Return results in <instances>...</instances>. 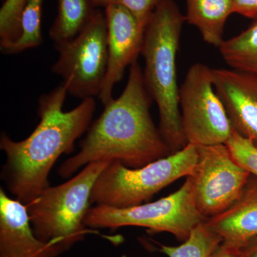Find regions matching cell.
<instances>
[{"instance_id":"6da1fadb","label":"cell","mask_w":257,"mask_h":257,"mask_svg":"<svg viewBox=\"0 0 257 257\" xmlns=\"http://www.w3.org/2000/svg\"><path fill=\"white\" fill-rule=\"evenodd\" d=\"M152 101L143 69L136 61L130 67L123 92L104 104V111L79 144L78 153L64 161L59 175L68 178L81 167L101 161H118L130 168H140L171 155L150 114Z\"/></svg>"},{"instance_id":"7a4b0ae2","label":"cell","mask_w":257,"mask_h":257,"mask_svg":"<svg viewBox=\"0 0 257 257\" xmlns=\"http://www.w3.org/2000/svg\"><path fill=\"white\" fill-rule=\"evenodd\" d=\"M67 85L62 82L40 96L37 114L40 121L33 133L22 141L6 134L0 149L6 155L1 178L12 194L25 205L37 199L47 187L52 167L63 154L74 151V144L87 132L96 109L94 98L83 99L74 109L63 111Z\"/></svg>"},{"instance_id":"3957f363","label":"cell","mask_w":257,"mask_h":257,"mask_svg":"<svg viewBox=\"0 0 257 257\" xmlns=\"http://www.w3.org/2000/svg\"><path fill=\"white\" fill-rule=\"evenodd\" d=\"M185 16L174 0H160L147 23L142 54L144 81L156 102L160 130L175 153L187 145L181 122L177 57Z\"/></svg>"},{"instance_id":"277c9868","label":"cell","mask_w":257,"mask_h":257,"mask_svg":"<svg viewBox=\"0 0 257 257\" xmlns=\"http://www.w3.org/2000/svg\"><path fill=\"white\" fill-rule=\"evenodd\" d=\"M111 161L84 166L64 183L49 187L27 205L34 232L45 242H55L67 251L94 232L87 229L84 219L91 207V193L98 176Z\"/></svg>"},{"instance_id":"5b68a950","label":"cell","mask_w":257,"mask_h":257,"mask_svg":"<svg viewBox=\"0 0 257 257\" xmlns=\"http://www.w3.org/2000/svg\"><path fill=\"white\" fill-rule=\"evenodd\" d=\"M197 157V147L187 144L179 151L140 168H130L118 161H111L93 186L91 205H140L177 179L192 175Z\"/></svg>"},{"instance_id":"8992f818","label":"cell","mask_w":257,"mask_h":257,"mask_svg":"<svg viewBox=\"0 0 257 257\" xmlns=\"http://www.w3.org/2000/svg\"><path fill=\"white\" fill-rule=\"evenodd\" d=\"M204 220L196 207L192 181L189 176L178 190L156 202L126 208L90 207L84 224L92 229L139 226L145 228L150 234L170 233L184 241L192 229Z\"/></svg>"},{"instance_id":"52a82bcc","label":"cell","mask_w":257,"mask_h":257,"mask_svg":"<svg viewBox=\"0 0 257 257\" xmlns=\"http://www.w3.org/2000/svg\"><path fill=\"white\" fill-rule=\"evenodd\" d=\"M55 47L58 58L52 70L63 79L68 94L82 100L99 96L108 64L104 12L95 10L77 36Z\"/></svg>"},{"instance_id":"ba28073f","label":"cell","mask_w":257,"mask_h":257,"mask_svg":"<svg viewBox=\"0 0 257 257\" xmlns=\"http://www.w3.org/2000/svg\"><path fill=\"white\" fill-rule=\"evenodd\" d=\"M182 130L187 143L197 147L225 144L232 125L213 82L212 69L193 64L179 88Z\"/></svg>"},{"instance_id":"9c48e42d","label":"cell","mask_w":257,"mask_h":257,"mask_svg":"<svg viewBox=\"0 0 257 257\" xmlns=\"http://www.w3.org/2000/svg\"><path fill=\"white\" fill-rule=\"evenodd\" d=\"M192 181L196 207L206 219L227 210L242 194L251 174L235 162L225 144L197 147Z\"/></svg>"},{"instance_id":"30bf717a","label":"cell","mask_w":257,"mask_h":257,"mask_svg":"<svg viewBox=\"0 0 257 257\" xmlns=\"http://www.w3.org/2000/svg\"><path fill=\"white\" fill-rule=\"evenodd\" d=\"M104 9L108 64L105 78L98 96L103 104L112 99L115 84L122 78L125 69L138 61L143 50L145 30L136 18L122 7L109 5Z\"/></svg>"},{"instance_id":"8fae6325","label":"cell","mask_w":257,"mask_h":257,"mask_svg":"<svg viewBox=\"0 0 257 257\" xmlns=\"http://www.w3.org/2000/svg\"><path fill=\"white\" fill-rule=\"evenodd\" d=\"M66 251L55 242L37 238L28 207L0 189V257H58Z\"/></svg>"},{"instance_id":"7c38bea8","label":"cell","mask_w":257,"mask_h":257,"mask_svg":"<svg viewBox=\"0 0 257 257\" xmlns=\"http://www.w3.org/2000/svg\"><path fill=\"white\" fill-rule=\"evenodd\" d=\"M213 82L233 130L257 145V75L212 69Z\"/></svg>"},{"instance_id":"4fadbf2b","label":"cell","mask_w":257,"mask_h":257,"mask_svg":"<svg viewBox=\"0 0 257 257\" xmlns=\"http://www.w3.org/2000/svg\"><path fill=\"white\" fill-rule=\"evenodd\" d=\"M204 223L223 241L239 248L257 236V177L250 176L242 194L231 207Z\"/></svg>"},{"instance_id":"5bb4252c","label":"cell","mask_w":257,"mask_h":257,"mask_svg":"<svg viewBox=\"0 0 257 257\" xmlns=\"http://www.w3.org/2000/svg\"><path fill=\"white\" fill-rule=\"evenodd\" d=\"M186 21L196 27L204 42L219 48L225 24L234 13L233 0H186Z\"/></svg>"},{"instance_id":"9a60e30c","label":"cell","mask_w":257,"mask_h":257,"mask_svg":"<svg viewBox=\"0 0 257 257\" xmlns=\"http://www.w3.org/2000/svg\"><path fill=\"white\" fill-rule=\"evenodd\" d=\"M57 17L50 30L55 45L77 36L95 11L89 0H57Z\"/></svg>"},{"instance_id":"2e32d148","label":"cell","mask_w":257,"mask_h":257,"mask_svg":"<svg viewBox=\"0 0 257 257\" xmlns=\"http://www.w3.org/2000/svg\"><path fill=\"white\" fill-rule=\"evenodd\" d=\"M219 49L231 69L257 75V19L239 35L224 40Z\"/></svg>"},{"instance_id":"e0dca14e","label":"cell","mask_w":257,"mask_h":257,"mask_svg":"<svg viewBox=\"0 0 257 257\" xmlns=\"http://www.w3.org/2000/svg\"><path fill=\"white\" fill-rule=\"evenodd\" d=\"M43 0H25L14 41L0 46L5 55H15L40 46L42 42V13Z\"/></svg>"},{"instance_id":"ac0fdd59","label":"cell","mask_w":257,"mask_h":257,"mask_svg":"<svg viewBox=\"0 0 257 257\" xmlns=\"http://www.w3.org/2000/svg\"><path fill=\"white\" fill-rule=\"evenodd\" d=\"M222 241V238L204 221L192 229L189 237L179 246L155 243L159 246L158 251L168 257H209Z\"/></svg>"},{"instance_id":"d6986e66","label":"cell","mask_w":257,"mask_h":257,"mask_svg":"<svg viewBox=\"0 0 257 257\" xmlns=\"http://www.w3.org/2000/svg\"><path fill=\"white\" fill-rule=\"evenodd\" d=\"M225 145L236 163L257 177V145L233 130Z\"/></svg>"},{"instance_id":"ffe728a7","label":"cell","mask_w":257,"mask_h":257,"mask_svg":"<svg viewBox=\"0 0 257 257\" xmlns=\"http://www.w3.org/2000/svg\"><path fill=\"white\" fill-rule=\"evenodd\" d=\"M25 0H4L0 9V44L14 41L18 35L20 16Z\"/></svg>"},{"instance_id":"44dd1931","label":"cell","mask_w":257,"mask_h":257,"mask_svg":"<svg viewBox=\"0 0 257 257\" xmlns=\"http://www.w3.org/2000/svg\"><path fill=\"white\" fill-rule=\"evenodd\" d=\"M93 6L106 7L117 5L128 10L145 30L152 13L160 0H89Z\"/></svg>"},{"instance_id":"7402d4cb","label":"cell","mask_w":257,"mask_h":257,"mask_svg":"<svg viewBox=\"0 0 257 257\" xmlns=\"http://www.w3.org/2000/svg\"><path fill=\"white\" fill-rule=\"evenodd\" d=\"M234 13L245 18L257 19V0H233Z\"/></svg>"},{"instance_id":"603a6c76","label":"cell","mask_w":257,"mask_h":257,"mask_svg":"<svg viewBox=\"0 0 257 257\" xmlns=\"http://www.w3.org/2000/svg\"><path fill=\"white\" fill-rule=\"evenodd\" d=\"M209 257H245L241 248L226 241H222Z\"/></svg>"},{"instance_id":"cb8c5ba5","label":"cell","mask_w":257,"mask_h":257,"mask_svg":"<svg viewBox=\"0 0 257 257\" xmlns=\"http://www.w3.org/2000/svg\"><path fill=\"white\" fill-rule=\"evenodd\" d=\"M240 248L245 257H257V236L248 240Z\"/></svg>"}]
</instances>
